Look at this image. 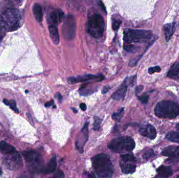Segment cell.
Instances as JSON below:
<instances>
[{
	"mask_svg": "<svg viewBox=\"0 0 179 178\" xmlns=\"http://www.w3.org/2000/svg\"><path fill=\"white\" fill-rule=\"evenodd\" d=\"M166 137L170 141L179 143V132H170L167 134Z\"/></svg>",
	"mask_w": 179,
	"mask_h": 178,
	"instance_id": "cb8c5ba5",
	"label": "cell"
},
{
	"mask_svg": "<svg viewBox=\"0 0 179 178\" xmlns=\"http://www.w3.org/2000/svg\"><path fill=\"white\" fill-rule=\"evenodd\" d=\"M108 147L112 152L117 153L130 152L135 147V143L130 136L117 137L109 142Z\"/></svg>",
	"mask_w": 179,
	"mask_h": 178,
	"instance_id": "5b68a950",
	"label": "cell"
},
{
	"mask_svg": "<svg viewBox=\"0 0 179 178\" xmlns=\"http://www.w3.org/2000/svg\"><path fill=\"white\" fill-rule=\"evenodd\" d=\"M152 32L148 30L126 28L124 31V43H145L152 38Z\"/></svg>",
	"mask_w": 179,
	"mask_h": 178,
	"instance_id": "3957f363",
	"label": "cell"
},
{
	"mask_svg": "<svg viewBox=\"0 0 179 178\" xmlns=\"http://www.w3.org/2000/svg\"><path fill=\"white\" fill-rule=\"evenodd\" d=\"M163 33L166 41H169L175 31V23L167 24L163 26Z\"/></svg>",
	"mask_w": 179,
	"mask_h": 178,
	"instance_id": "2e32d148",
	"label": "cell"
},
{
	"mask_svg": "<svg viewBox=\"0 0 179 178\" xmlns=\"http://www.w3.org/2000/svg\"><path fill=\"white\" fill-rule=\"evenodd\" d=\"M154 155V150H151V149H150V150H147L146 152H145L144 154H143V155H142V157L145 159H147L150 158L151 157Z\"/></svg>",
	"mask_w": 179,
	"mask_h": 178,
	"instance_id": "4dcf8cb0",
	"label": "cell"
},
{
	"mask_svg": "<svg viewBox=\"0 0 179 178\" xmlns=\"http://www.w3.org/2000/svg\"><path fill=\"white\" fill-rule=\"evenodd\" d=\"M93 168L99 178H111L114 173V167L109 155L100 153L92 159Z\"/></svg>",
	"mask_w": 179,
	"mask_h": 178,
	"instance_id": "7a4b0ae2",
	"label": "cell"
},
{
	"mask_svg": "<svg viewBox=\"0 0 179 178\" xmlns=\"http://www.w3.org/2000/svg\"><path fill=\"white\" fill-rule=\"evenodd\" d=\"M154 113L160 118L175 119L179 115V105L172 101H162L157 104Z\"/></svg>",
	"mask_w": 179,
	"mask_h": 178,
	"instance_id": "277c9868",
	"label": "cell"
},
{
	"mask_svg": "<svg viewBox=\"0 0 179 178\" xmlns=\"http://www.w3.org/2000/svg\"><path fill=\"white\" fill-rule=\"evenodd\" d=\"M162 155L171 157L179 158V146H170L165 148L162 152Z\"/></svg>",
	"mask_w": 179,
	"mask_h": 178,
	"instance_id": "9a60e30c",
	"label": "cell"
},
{
	"mask_svg": "<svg viewBox=\"0 0 179 178\" xmlns=\"http://www.w3.org/2000/svg\"><path fill=\"white\" fill-rule=\"evenodd\" d=\"M121 159L123 162H132L135 161L136 158L134 156L130 153H125L121 156Z\"/></svg>",
	"mask_w": 179,
	"mask_h": 178,
	"instance_id": "4316f807",
	"label": "cell"
},
{
	"mask_svg": "<svg viewBox=\"0 0 179 178\" xmlns=\"http://www.w3.org/2000/svg\"><path fill=\"white\" fill-rule=\"evenodd\" d=\"M101 78H102V76H100L99 75H95L93 74H87V75L79 76L76 77H69L68 78V82L69 84H74L79 82H87L90 80L98 79Z\"/></svg>",
	"mask_w": 179,
	"mask_h": 178,
	"instance_id": "7c38bea8",
	"label": "cell"
},
{
	"mask_svg": "<svg viewBox=\"0 0 179 178\" xmlns=\"http://www.w3.org/2000/svg\"><path fill=\"white\" fill-rule=\"evenodd\" d=\"M23 19L19 10L8 8L0 16V29L7 31H17L21 28Z\"/></svg>",
	"mask_w": 179,
	"mask_h": 178,
	"instance_id": "6da1fadb",
	"label": "cell"
},
{
	"mask_svg": "<svg viewBox=\"0 0 179 178\" xmlns=\"http://www.w3.org/2000/svg\"><path fill=\"white\" fill-rule=\"evenodd\" d=\"M160 68L159 66H156L154 67H151V68H149L148 69V73L149 74H154V73H156V72H157V73L160 72Z\"/></svg>",
	"mask_w": 179,
	"mask_h": 178,
	"instance_id": "1f68e13d",
	"label": "cell"
},
{
	"mask_svg": "<svg viewBox=\"0 0 179 178\" xmlns=\"http://www.w3.org/2000/svg\"><path fill=\"white\" fill-rule=\"evenodd\" d=\"M167 76L173 80L179 79V62H176L171 66L167 73Z\"/></svg>",
	"mask_w": 179,
	"mask_h": 178,
	"instance_id": "ffe728a7",
	"label": "cell"
},
{
	"mask_svg": "<svg viewBox=\"0 0 179 178\" xmlns=\"http://www.w3.org/2000/svg\"><path fill=\"white\" fill-rule=\"evenodd\" d=\"M99 4H100V6H101L102 9H103V10H104V12L105 13H106V9H105V6L104 5V4H103L102 2L101 1H99Z\"/></svg>",
	"mask_w": 179,
	"mask_h": 178,
	"instance_id": "60d3db41",
	"label": "cell"
},
{
	"mask_svg": "<svg viewBox=\"0 0 179 178\" xmlns=\"http://www.w3.org/2000/svg\"><path fill=\"white\" fill-rule=\"evenodd\" d=\"M124 113V108H121L118 110L117 112L114 113L112 115V119L116 121H119L123 116Z\"/></svg>",
	"mask_w": 179,
	"mask_h": 178,
	"instance_id": "484cf974",
	"label": "cell"
},
{
	"mask_svg": "<svg viewBox=\"0 0 179 178\" xmlns=\"http://www.w3.org/2000/svg\"><path fill=\"white\" fill-rule=\"evenodd\" d=\"M88 125L89 123L86 122L85 123L84 127L79 133L77 136L76 146L77 150H78L81 153L83 152V148L87 142L89 138V130H88Z\"/></svg>",
	"mask_w": 179,
	"mask_h": 178,
	"instance_id": "30bf717a",
	"label": "cell"
},
{
	"mask_svg": "<svg viewBox=\"0 0 179 178\" xmlns=\"http://www.w3.org/2000/svg\"><path fill=\"white\" fill-rule=\"evenodd\" d=\"M2 174H3V171H2V169H1V167H0V176L2 175Z\"/></svg>",
	"mask_w": 179,
	"mask_h": 178,
	"instance_id": "ee69618b",
	"label": "cell"
},
{
	"mask_svg": "<svg viewBox=\"0 0 179 178\" xmlns=\"http://www.w3.org/2000/svg\"><path fill=\"white\" fill-rule=\"evenodd\" d=\"M55 97L57 98L58 99V100L59 102H61L62 99V96L60 94V93H57Z\"/></svg>",
	"mask_w": 179,
	"mask_h": 178,
	"instance_id": "f35d334b",
	"label": "cell"
},
{
	"mask_svg": "<svg viewBox=\"0 0 179 178\" xmlns=\"http://www.w3.org/2000/svg\"><path fill=\"white\" fill-rule=\"evenodd\" d=\"M94 122L93 123V130L94 131H98L100 128L102 120L99 117H96V116L94 117Z\"/></svg>",
	"mask_w": 179,
	"mask_h": 178,
	"instance_id": "f1b7e54d",
	"label": "cell"
},
{
	"mask_svg": "<svg viewBox=\"0 0 179 178\" xmlns=\"http://www.w3.org/2000/svg\"><path fill=\"white\" fill-rule=\"evenodd\" d=\"M33 11L36 21L38 22H41L43 18V13L41 6L39 4L36 3L33 6Z\"/></svg>",
	"mask_w": 179,
	"mask_h": 178,
	"instance_id": "603a6c76",
	"label": "cell"
},
{
	"mask_svg": "<svg viewBox=\"0 0 179 178\" xmlns=\"http://www.w3.org/2000/svg\"><path fill=\"white\" fill-rule=\"evenodd\" d=\"M23 155L25 158L29 170L32 172H38L39 170L42 171L43 160L39 153L34 150H28L24 152Z\"/></svg>",
	"mask_w": 179,
	"mask_h": 178,
	"instance_id": "52a82bcc",
	"label": "cell"
},
{
	"mask_svg": "<svg viewBox=\"0 0 179 178\" xmlns=\"http://www.w3.org/2000/svg\"><path fill=\"white\" fill-rule=\"evenodd\" d=\"M49 18L51 23L55 25H57L64 19V12L61 10H54L50 13Z\"/></svg>",
	"mask_w": 179,
	"mask_h": 178,
	"instance_id": "5bb4252c",
	"label": "cell"
},
{
	"mask_svg": "<svg viewBox=\"0 0 179 178\" xmlns=\"http://www.w3.org/2000/svg\"><path fill=\"white\" fill-rule=\"evenodd\" d=\"M71 109H72V110H73V111H74V113H76V112H78V111H77V110H76V109L73 108H71Z\"/></svg>",
	"mask_w": 179,
	"mask_h": 178,
	"instance_id": "7bdbcfd3",
	"label": "cell"
},
{
	"mask_svg": "<svg viewBox=\"0 0 179 178\" xmlns=\"http://www.w3.org/2000/svg\"><path fill=\"white\" fill-rule=\"evenodd\" d=\"M144 88V86H138L136 87L135 89V92H136V95H138V94H139L140 92H142V89Z\"/></svg>",
	"mask_w": 179,
	"mask_h": 178,
	"instance_id": "e575fe53",
	"label": "cell"
},
{
	"mask_svg": "<svg viewBox=\"0 0 179 178\" xmlns=\"http://www.w3.org/2000/svg\"><path fill=\"white\" fill-rule=\"evenodd\" d=\"M54 101L52 100V101H50L49 102L46 103L45 104V106L46 107H49L51 106L52 104H54Z\"/></svg>",
	"mask_w": 179,
	"mask_h": 178,
	"instance_id": "ab89813d",
	"label": "cell"
},
{
	"mask_svg": "<svg viewBox=\"0 0 179 178\" xmlns=\"http://www.w3.org/2000/svg\"><path fill=\"white\" fill-rule=\"evenodd\" d=\"M148 99L149 96L146 95L138 97V99L143 104H147L148 101Z\"/></svg>",
	"mask_w": 179,
	"mask_h": 178,
	"instance_id": "d6a6232c",
	"label": "cell"
},
{
	"mask_svg": "<svg viewBox=\"0 0 179 178\" xmlns=\"http://www.w3.org/2000/svg\"><path fill=\"white\" fill-rule=\"evenodd\" d=\"M120 166L121 171L125 174H132L136 171V166L132 164H127L126 162H120Z\"/></svg>",
	"mask_w": 179,
	"mask_h": 178,
	"instance_id": "7402d4cb",
	"label": "cell"
},
{
	"mask_svg": "<svg viewBox=\"0 0 179 178\" xmlns=\"http://www.w3.org/2000/svg\"><path fill=\"white\" fill-rule=\"evenodd\" d=\"M16 152L15 148L13 146L5 142H0V152L5 155H10Z\"/></svg>",
	"mask_w": 179,
	"mask_h": 178,
	"instance_id": "d6986e66",
	"label": "cell"
},
{
	"mask_svg": "<svg viewBox=\"0 0 179 178\" xmlns=\"http://www.w3.org/2000/svg\"><path fill=\"white\" fill-rule=\"evenodd\" d=\"M54 177H55V178H64L65 176L64 174V172H62L61 170L58 169L56 171V174L54 175Z\"/></svg>",
	"mask_w": 179,
	"mask_h": 178,
	"instance_id": "836d02e7",
	"label": "cell"
},
{
	"mask_svg": "<svg viewBox=\"0 0 179 178\" xmlns=\"http://www.w3.org/2000/svg\"><path fill=\"white\" fill-rule=\"evenodd\" d=\"M121 24V21L119 19H113L112 22V28L114 31H118Z\"/></svg>",
	"mask_w": 179,
	"mask_h": 178,
	"instance_id": "f546056e",
	"label": "cell"
},
{
	"mask_svg": "<svg viewBox=\"0 0 179 178\" xmlns=\"http://www.w3.org/2000/svg\"><path fill=\"white\" fill-rule=\"evenodd\" d=\"M159 177L168 178L173 174V171L170 167L166 166H161L157 169Z\"/></svg>",
	"mask_w": 179,
	"mask_h": 178,
	"instance_id": "44dd1931",
	"label": "cell"
},
{
	"mask_svg": "<svg viewBox=\"0 0 179 178\" xmlns=\"http://www.w3.org/2000/svg\"><path fill=\"white\" fill-rule=\"evenodd\" d=\"M50 37L54 44L57 45L60 42V36L57 27L54 25H50L48 27Z\"/></svg>",
	"mask_w": 179,
	"mask_h": 178,
	"instance_id": "e0dca14e",
	"label": "cell"
},
{
	"mask_svg": "<svg viewBox=\"0 0 179 178\" xmlns=\"http://www.w3.org/2000/svg\"><path fill=\"white\" fill-rule=\"evenodd\" d=\"M3 164L10 170H17L23 166L22 157L20 153L16 152L5 157Z\"/></svg>",
	"mask_w": 179,
	"mask_h": 178,
	"instance_id": "9c48e42d",
	"label": "cell"
},
{
	"mask_svg": "<svg viewBox=\"0 0 179 178\" xmlns=\"http://www.w3.org/2000/svg\"><path fill=\"white\" fill-rule=\"evenodd\" d=\"M123 48L124 49L129 52L135 53L136 52V51H137V48L135 45H133L132 44L124 43Z\"/></svg>",
	"mask_w": 179,
	"mask_h": 178,
	"instance_id": "83f0119b",
	"label": "cell"
},
{
	"mask_svg": "<svg viewBox=\"0 0 179 178\" xmlns=\"http://www.w3.org/2000/svg\"><path fill=\"white\" fill-rule=\"evenodd\" d=\"M140 134L151 139H154L157 136V131L154 127L149 124L143 125L139 130Z\"/></svg>",
	"mask_w": 179,
	"mask_h": 178,
	"instance_id": "8fae6325",
	"label": "cell"
},
{
	"mask_svg": "<svg viewBox=\"0 0 179 178\" xmlns=\"http://www.w3.org/2000/svg\"><path fill=\"white\" fill-rule=\"evenodd\" d=\"M128 86L126 85V80L121 84L118 90L114 93L112 96V98L115 101H121L124 100L127 91Z\"/></svg>",
	"mask_w": 179,
	"mask_h": 178,
	"instance_id": "4fadbf2b",
	"label": "cell"
},
{
	"mask_svg": "<svg viewBox=\"0 0 179 178\" xmlns=\"http://www.w3.org/2000/svg\"><path fill=\"white\" fill-rule=\"evenodd\" d=\"M105 28V22L103 17L99 14L93 15L89 18L87 24V31L95 38L102 37Z\"/></svg>",
	"mask_w": 179,
	"mask_h": 178,
	"instance_id": "8992f818",
	"label": "cell"
},
{
	"mask_svg": "<svg viewBox=\"0 0 179 178\" xmlns=\"http://www.w3.org/2000/svg\"><path fill=\"white\" fill-rule=\"evenodd\" d=\"M80 107L81 109L83 111H85L87 110V105L85 104V103H81L80 104Z\"/></svg>",
	"mask_w": 179,
	"mask_h": 178,
	"instance_id": "8d00e7d4",
	"label": "cell"
},
{
	"mask_svg": "<svg viewBox=\"0 0 179 178\" xmlns=\"http://www.w3.org/2000/svg\"><path fill=\"white\" fill-rule=\"evenodd\" d=\"M57 167V160L56 157H53L48 162L47 166L43 169L42 171L45 174H50L54 172Z\"/></svg>",
	"mask_w": 179,
	"mask_h": 178,
	"instance_id": "ac0fdd59",
	"label": "cell"
},
{
	"mask_svg": "<svg viewBox=\"0 0 179 178\" xmlns=\"http://www.w3.org/2000/svg\"><path fill=\"white\" fill-rule=\"evenodd\" d=\"M3 101L4 102V104L6 105V106L10 107V108L12 109L13 110L15 111V112L19 113V109L17 108L16 103L14 101H13V100H7L6 99H4Z\"/></svg>",
	"mask_w": 179,
	"mask_h": 178,
	"instance_id": "d4e9b609",
	"label": "cell"
},
{
	"mask_svg": "<svg viewBox=\"0 0 179 178\" xmlns=\"http://www.w3.org/2000/svg\"><path fill=\"white\" fill-rule=\"evenodd\" d=\"M76 21L71 15H68L64 19L62 26V36L64 39L71 41L74 39L76 33Z\"/></svg>",
	"mask_w": 179,
	"mask_h": 178,
	"instance_id": "ba28073f",
	"label": "cell"
},
{
	"mask_svg": "<svg viewBox=\"0 0 179 178\" xmlns=\"http://www.w3.org/2000/svg\"><path fill=\"white\" fill-rule=\"evenodd\" d=\"M178 178H179V176H178Z\"/></svg>",
	"mask_w": 179,
	"mask_h": 178,
	"instance_id": "f6af8a7d",
	"label": "cell"
},
{
	"mask_svg": "<svg viewBox=\"0 0 179 178\" xmlns=\"http://www.w3.org/2000/svg\"><path fill=\"white\" fill-rule=\"evenodd\" d=\"M175 127H176V129H177V130H178V131H179V123H178V124H177L176 125Z\"/></svg>",
	"mask_w": 179,
	"mask_h": 178,
	"instance_id": "b9f144b4",
	"label": "cell"
},
{
	"mask_svg": "<svg viewBox=\"0 0 179 178\" xmlns=\"http://www.w3.org/2000/svg\"><path fill=\"white\" fill-rule=\"evenodd\" d=\"M111 88V87L109 86H106L103 88V90H102V94H105L106 93H107L109 90V89Z\"/></svg>",
	"mask_w": 179,
	"mask_h": 178,
	"instance_id": "d590c367",
	"label": "cell"
},
{
	"mask_svg": "<svg viewBox=\"0 0 179 178\" xmlns=\"http://www.w3.org/2000/svg\"><path fill=\"white\" fill-rule=\"evenodd\" d=\"M12 3L17 5H20L23 3V0H10Z\"/></svg>",
	"mask_w": 179,
	"mask_h": 178,
	"instance_id": "74e56055",
	"label": "cell"
}]
</instances>
